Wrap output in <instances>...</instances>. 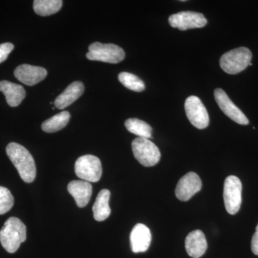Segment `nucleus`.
<instances>
[{
	"label": "nucleus",
	"mask_w": 258,
	"mask_h": 258,
	"mask_svg": "<svg viewBox=\"0 0 258 258\" xmlns=\"http://www.w3.org/2000/svg\"><path fill=\"white\" fill-rule=\"evenodd\" d=\"M6 152L21 179L26 183L32 182L36 176V166L28 149L20 144L12 142L7 147Z\"/></svg>",
	"instance_id": "f257e3e1"
},
{
	"label": "nucleus",
	"mask_w": 258,
	"mask_h": 258,
	"mask_svg": "<svg viewBox=\"0 0 258 258\" xmlns=\"http://www.w3.org/2000/svg\"><path fill=\"white\" fill-rule=\"evenodd\" d=\"M26 238V226L17 217H10L0 230V242L10 253L17 252Z\"/></svg>",
	"instance_id": "f03ea898"
},
{
	"label": "nucleus",
	"mask_w": 258,
	"mask_h": 258,
	"mask_svg": "<svg viewBox=\"0 0 258 258\" xmlns=\"http://www.w3.org/2000/svg\"><path fill=\"white\" fill-rule=\"evenodd\" d=\"M252 57V52L247 47L233 49L222 55L220 67L227 74H237L249 66Z\"/></svg>",
	"instance_id": "7ed1b4c3"
},
{
	"label": "nucleus",
	"mask_w": 258,
	"mask_h": 258,
	"mask_svg": "<svg viewBox=\"0 0 258 258\" xmlns=\"http://www.w3.org/2000/svg\"><path fill=\"white\" fill-rule=\"evenodd\" d=\"M86 57L90 60L101 61L108 63L116 64L125 58V52L115 44H103L96 42L88 47Z\"/></svg>",
	"instance_id": "20e7f679"
},
{
	"label": "nucleus",
	"mask_w": 258,
	"mask_h": 258,
	"mask_svg": "<svg viewBox=\"0 0 258 258\" xmlns=\"http://www.w3.org/2000/svg\"><path fill=\"white\" fill-rule=\"evenodd\" d=\"M132 147L136 159L144 166H155L160 161L159 148L149 139L137 137L132 142Z\"/></svg>",
	"instance_id": "39448f33"
},
{
	"label": "nucleus",
	"mask_w": 258,
	"mask_h": 258,
	"mask_svg": "<svg viewBox=\"0 0 258 258\" xmlns=\"http://www.w3.org/2000/svg\"><path fill=\"white\" fill-rule=\"evenodd\" d=\"M75 172L80 179L88 182H97L102 176L101 162L93 155L82 156L75 164Z\"/></svg>",
	"instance_id": "423d86ee"
},
{
	"label": "nucleus",
	"mask_w": 258,
	"mask_h": 258,
	"mask_svg": "<svg viewBox=\"0 0 258 258\" xmlns=\"http://www.w3.org/2000/svg\"><path fill=\"white\" fill-rule=\"evenodd\" d=\"M242 185L237 176H227L224 184L223 198L226 210L230 215H235L242 204Z\"/></svg>",
	"instance_id": "0eeeda50"
},
{
	"label": "nucleus",
	"mask_w": 258,
	"mask_h": 258,
	"mask_svg": "<svg viewBox=\"0 0 258 258\" xmlns=\"http://www.w3.org/2000/svg\"><path fill=\"white\" fill-rule=\"evenodd\" d=\"M184 108L186 116L194 126L198 129H204L208 126L210 118L208 111L200 98L191 96L186 98Z\"/></svg>",
	"instance_id": "6e6552de"
},
{
	"label": "nucleus",
	"mask_w": 258,
	"mask_h": 258,
	"mask_svg": "<svg viewBox=\"0 0 258 258\" xmlns=\"http://www.w3.org/2000/svg\"><path fill=\"white\" fill-rule=\"evenodd\" d=\"M169 23L172 28L184 31L190 29L204 28L208 24V20L202 13L184 11L171 15L169 18Z\"/></svg>",
	"instance_id": "1a4fd4ad"
},
{
	"label": "nucleus",
	"mask_w": 258,
	"mask_h": 258,
	"mask_svg": "<svg viewBox=\"0 0 258 258\" xmlns=\"http://www.w3.org/2000/svg\"><path fill=\"white\" fill-rule=\"evenodd\" d=\"M214 95H215V101L220 109L227 117L238 124H248V118L242 113L240 108L231 101L230 98L223 90L221 88H217L214 92Z\"/></svg>",
	"instance_id": "9d476101"
},
{
	"label": "nucleus",
	"mask_w": 258,
	"mask_h": 258,
	"mask_svg": "<svg viewBox=\"0 0 258 258\" xmlns=\"http://www.w3.org/2000/svg\"><path fill=\"white\" fill-rule=\"evenodd\" d=\"M202 181L198 174L189 172L178 181L175 189L176 198L183 202L188 201L202 189Z\"/></svg>",
	"instance_id": "9b49d317"
},
{
	"label": "nucleus",
	"mask_w": 258,
	"mask_h": 258,
	"mask_svg": "<svg viewBox=\"0 0 258 258\" xmlns=\"http://www.w3.org/2000/svg\"><path fill=\"white\" fill-rule=\"evenodd\" d=\"M15 78L28 86H35L46 78L47 72L44 68L23 64L15 70Z\"/></svg>",
	"instance_id": "f8f14e48"
},
{
	"label": "nucleus",
	"mask_w": 258,
	"mask_h": 258,
	"mask_svg": "<svg viewBox=\"0 0 258 258\" xmlns=\"http://www.w3.org/2000/svg\"><path fill=\"white\" fill-rule=\"evenodd\" d=\"M152 241V234L149 227L144 224L134 226L130 235L131 246L134 253L144 252L149 249Z\"/></svg>",
	"instance_id": "ddd939ff"
},
{
	"label": "nucleus",
	"mask_w": 258,
	"mask_h": 258,
	"mask_svg": "<svg viewBox=\"0 0 258 258\" xmlns=\"http://www.w3.org/2000/svg\"><path fill=\"white\" fill-rule=\"evenodd\" d=\"M93 186L91 183L83 180H74L68 185V191L72 195L79 208L88 205L92 195Z\"/></svg>",
	"instance_id": "4468645a"
},
{
	"label": "nucleus",
	"mask_w": 258,
	"mask_h": 258,
	"mask_svg": "<svg viewBox=\"0 0 258 258\" xmlns=\"http://www.w3.org/2000/svg\"><path fill=\"white\" fill-rule=\"evenodd\" d=\"M185 248L190 257H201L208 249V242L203 231L197 230L190 232L185 240Z\"/></svg>",
	"instance_id": "2eb2a0df"
},
{
	"label": "nucleus",
	"mask_w": 258,
	"mask_h": 258,
	"mask_svg": "<svg viewBox=\"0 0 258 258\" xmlns=\"http://www.w3.org/2000/svg\"><path fill=\"white\" fill-rule=\"evenodd\" d=\"M84 85L82 82L76 81L69 85L63 93L56 98L54 105L58 109H63L71 106L78 98L82 96L84 92Z\"/></svg>",
	"instance_id": "dca6fc26"
},
{
	"label": "nucleus",
	"mask_w": 258,
	"mask_h": 258,
	"mask_svg": "<svg viewBox=\"0 0 258 258\" xmlns=\"http://www.w3.org/2000/svg\"><path fill=\"white\" fill-rule=\"evenodd\" d=\"M0 91L4 93L10 106H18L26 96L23 86L8 81H0Z\"/></svg>",
	"instance_id": "f3484780"
},
{
	"label": "nucleus",
	"mask_w": 258,
	"mask_h": 258,
	"mask_svg": "<svg viewBox=\"0 0 258 258\" xmlns=\"http://www.w3.org/2000/svg\"><path fill=\"white\" fill-rule=\"evenodd\" d=\"M110 196L111 192L108 189L101 190L98 193L93 206V217L96 221H104L111 215V208L109 207Z\"/></svg>",
	"instance_id": "a211bd4d"
},
{
	"label": "nucleus",
	"mask_w": 258,
	"mask_h": 258,
	"mask_svg": "<svg viewBox=\"0 0 258 258\" xmlns=\"http://www.w3.org/2000/svg\"><path fill=\"white\" fill-rule=\"evenodd\" d=\"M71 115L69 111H62L43 122L42 129L46 133H54L64 128L69 123Z\"/></svg>",
	"instance_id": "6ab92c4d"
},
{
	"label": "nucleus",
	"mask_w": 258,
	"mask_h": 258,
	"mask_svg": "<svg viewBox=\"0 0 258 258\" xmlns=\"http://www.w3.org/2000/svg\"><path fill=\"white\" fill-rule=\"evenodd\" d=\"M62 6L61 0H35L33 9L40 16H49L60 11Z\"/></svg>",
	"instance_id": "aec40b11"
},
{
	"label": "nucleus",
	"mask_w": 258,
	"mask_h": 258,
	"mask_svg": "<svg viewBox=\"0 0 258 258\" xmlns=\"http://www.w3.org/2000/svg\"><path fill=\"white\" fill-rule=\"evenodd\" d=\"M125 126L132 134H135L139 138H152V127L147 122L138 118H129L125 120Z\"/></svg>",
	"instance_id": "412c9836"
},
{
	"label": "nucleus",
	"mask_w": 258,
	"mask_h": 258,
	"mask_svg": "<svg viewBox=\"0 0 258 258\" xmlns=\"http://www.w3.org/2000/svg\"><path fill=\"white\" fill-rule=\"evenodd\" d=\"M118 80L125 88L136 92H142L145 89V85L143 81L135 75L130 73H120L118 75Z\"/></svg>",
	"instance_id": "4be33fe9"
},
{
	"label": "nucleus",
	"mask_w": 258,
	"mask_h": 258,
	"mask_svg": "<svg viewBox=\"0 0 258 258\" xmlns=\"http://www.w3.org/2000/svg\"><path fill=\"white\" fill-rule=\"evenodd\" d=\"M14 205V198L9 189L0 186V215L9 212Z\"/></svg>",
	"instance_id": "5701e85b"
},
{
	"label": "nucleus",
	"mask_w": 258,
	"mask_h": 258,
	"mask_svg": "<svg viewBox=\"0 0 258 258\" xmlns=\"http://www.w3.org/2000/svg\"><path fill=\"white\" fill-rule=\"evenodd\" d=\"M13 49L14 45L10 42H5L0 45V63L7 60Z\"/></svg>",
	"instance_id": "b1692460"
},
{
	"label": "nucleus",
	"mask_w": 258,
	"mask_h": 258,
	"mask_svg": "<svg viewBox=\"0 0 258 258\" xmlns=\"http://www.w3.org/2000/svg\"><path fill=\"white\" fill-rule=\"evenodd\" d=\"M251 249L254 254L258 255V224L251 242Z\"/></svg>",
	"instance_id": "393cba45"
}]
</instances>
